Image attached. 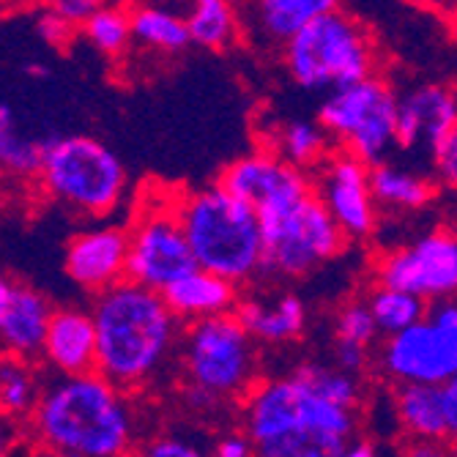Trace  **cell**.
Segmentation results:
<instances>
[{
    "mask_svg": "<svg viewBox=\"0 0 457 457\" xmlns=\"http://www.w3.org/2000/svg\"><path fill=\"white\" fill-rule=\"evenodd\" d=\"M241 433L258 457H345L356 411L328 403L302 367L263 378L241 400Z\"/></svg>",
    "mask_w": 457,
    "mask_h": 457,
    "instance_id": "cell-1",
    "label": "cell"
},
{
    "mask_svg": "<svg viewBox=\"0 0 457 457\" xmlns=\"http://www.w3.org/2000/svg\"><path fill=\"white\" fill-rule=\"evenodd\" d=\"M96 372L120 392L148 386L181 348L184 328L156 290L120 282L94 299Z\"/></svg>",
    "mask_w": 457,
    "mask_h": 457,
    "instance_id": "cell-2",
    "label": "cell"
},
{
    "mask_svg": "<svg viewBox=\"0 0 457 457\" xmlns=\"http://www.w3.org/2000/svg\"><path fill=\"white\" fill-rule=\"evenodd\" d=\"M30 425L47 457H127L135 444L127 392L99 372L47 384Z\"/></svg>",
    "mask_w": 457,
    "mask_h": 457,
    "instance_id": "cell-3",
    "label": "cell"
},
{
    "mask_svg": "<svg viewBox=\"0 0 457 457\" xmlns=\"http://www.w3.org/2000/svg\"><path fill=\"white\" fill-rule=\"evenodd\" d=\"M179 220L197 269L233 285L263 271V230L258 214L220 184L179 195Z\"/></svg>",
    "mask_w": 457,
    "mask_h": 457,
    "instance_id": "cell-4",
    "label": "cell"
},
{
    "mask_svg": "<svg viewBox=\"0 0 457 457\" xmlns=\"http://www.w3.org/2000/svg\"><path fill=\"white\" fill-rule=\"evenodd\" d=\"M181 372L187 397L195 408H220L244 400L258 386V343L236 315H220L184 328Z\"/></svg>",
    "mask_w": 457,
    "mask_h": 457,
    "instance_id": "cell-5",
    "label": "cell"
},
{
    "mask_svg": "<svg viewBox=\"0 0 457 457\" xmlns=\"http://www.w3.org/2000/svg\"><path fill=\"white\" fill-rule=\"evenodd\" d=\"M282 61L296 86L326 96L376 77L378 66L370 30L340 6L312 20L282 50Z\"/></svg>",
    "mask_w": 457,
    "mask_h": 457,
    "instance_id": "cell-6",
    "label": "cell"
},
{
    "mask_svg": "<svg viewBox=\"0 0 457 457\" xmlns=\"http://www.w3.org/2000/svg\"><path fill=\"white\" fill-rule=\"evenodd\" d=\"M41 187L66 209L86 217H107L127 197L129 176L112 148L88 135L47 140Z\"/></svg>",
    "mask_w": 457,
    "mask_h": 457,
    "instance_id": "cell-7",
    "label": "cell"
},
{
    "mask_svg": "<svg viewBox=\"0 0 457 457\" xmlns=\"http://www.w3.org/2000/svg\"><path fill=\"white\" fill-rule=\"evenodd\" d=\"M397 104L400 96L389 79L376 74L328 94L318 107V123L335 148L376 168L397 148Z\"/></svg>",
    "mask_w": 457,
    "mask_h": 457,
    "instance_id": "cell-8",
    "label": "cell"
},
{
    "mask_svg": "<svg viewBox=\"0 0 457 457\" xmlns=\"http://www.w3.org/2000/svg\"><path fill=\"white\" fill-rule=\"evenodd\" d=\"M263 230V271L277 277H304L335 261L348 246V236L331 220L326 205L310 195L287 209L258 217Z\"/></svg>",
    "mask_w": 457,
    "mask_h": 457,
    "instance_id": "cell-9",
    "label": "cell"
},
{
    "mask_svg": "<svg viewBox=\"0 0 457 457\" xmlns=\"http://www.w3.org/2000/svg\"><path fill=\"white\" fill-rule=\"evenodd\" d=\"M384 376L397 386H446L457 378V296L436 302L428 315L384 340L378 351Z\"/></svg>",
    "mask_w": 457,
    "mask_h": 457,
    "instance_id": "cell-10",
    "label": "cell"
},
{
    "mask_svg": "<svg viewBox=\"0 0 457 457\" xmlns=\"http://www.w3.org/2000/svg\"><path fill=\"white\" fill-rule=\"evenodd\" d=\"M129 233V263L127 279L156 294L197 269L192 246L179 220V197H151L148 209L137 212Z\"/></svg>",
    "mask_w": 457,
    "mask_h": 457,
    "instance_id": "cell-11",
    "label": "cell"
},
{
    "mask_svg": "<svg viewBox=\"0 0 457 457\" xmlns=\"http://www.w3.org/2000/svg\"><path fill=\"white\" fill-rule=\"evenodd\" d=\"M378 287H392L422 302L457 296V236L433 230L417 241L386 253L376 266Z\"/></svg>",
    "mask_w": 457,
    "mask_h": 457,
    "instance_id": "cell-12",
    "label": "cell"
},
{
    "mask_svg": "<svg viewBox=\"0 0 457 457\" xmlns=\"http://www.w3.org/2000/svg\"><path fill=\"white\" fill-rule=\"evenodd\" d=\"M236 200L246 203L258 217L287 209L315 195L312 176L282 162L271 151H253L233 159L217 181Z\"/></svg>",
    "mask_w": 457,
    "mask_h": 457,
    "instance_id": "cell-13",
    "label": "cell"
},
{
    "mask_svg": "<svg viewBox=\"0 0 457 457\" xmlns=\"http://www.w3.org/2000/svg\"><path fill=\"white\" fill-rule=\"evenodd\" d=\"M312 187L315 197L326 205V212L340 225L348 241L372 236L378 225V203L370 187V164L335 148L315 170Z\"/></svg>",
    "mask_w": 457,
    "mask_h": 457,
    "instance_id": "cell-14",
    "label": "cell"
},
{
    "mask_svg": "<svg viewBox=\"0 0 457 457\" xmlns=\"http://www.w3.org/2000/svg\"><path fill=\"white\" fill-rule=\"evenodd\" d=\"M129 233L118 225L86 228L69 238L63 266L74 285L91 290L94 296L127 282Z\"/></svg>",
    "mask_w": 457,
    "mask_h": 457,
    "instance_id": "cell-15",
    "label": "cell"
},
{
    "mask_svg": "<svg viewBox=\"0 0 457 457\" xmlns=\"http://www.w3.org/2000/svg\"><path fill=\"white\" fill-rule=\"evenodd\" d=\"M457 127V94L444 86H420L400 96L397 148L433 159L441 140Z\"/></svg>",
    "mask_w": 457,
    "mask_h": 457,
    "instance_id": "cell-16",
    "label": "cell"
},
{
    "mask_svg": "<svg viewBox=\"0 0 457 457\" xmlns=\"http://www.w3.org/2000/svg\"><path fill=\"white\" fill-rule=\"evenodd\" d=\"M41 356L58 372V378H74V376L96 372L94 312L82 307H58L53 312Z\"/></svg>",
    "mask_w": 457,
    "mask_h": 457,
    "instance_id": "cell-17",
    "label": "cell"
},
{
    "mask_svg": "<svg viewBox=\"0 0 457 457\" xmlns=\"http://www.w3.org/2000/svg\"><path fill=\"white\" fill-rule=\"evenodd\" d=\"M337 4L331 0H261V4L238 6L241 25L261 45L287 47L312 20L331 12Z\"/></svg>",
    "mask_w": 457,
    "mask_h": 457,
    "instance_id": "cell-18",
    "label": "cell"
},
{
    "mask_svg": "<svg viewBox=\"0 0 457 457\" xmlns=\"http://www.w3.org/2000/svg\"><path fill=\"white\" fill-rule=\"evenodd\" d=\"M162 296L168 302L170 312L189 326L220 315H233L241 302L238 285L203 269H195L187 277H181Z\"/></svg>",
    "mask_w": 457,
    "mask_h": 457,
    "instance_id": "cell-19",
    "label": "cell"
},
{
    "mask_svg": "<svg viewBox=\"0 0 457 457\" xmlns=\"http://www.w3.org/2000/svg\"><path fill=\"white\" fill-rule=\"evenodd\" d=\"M233 315L255 343H269V345H282L302 337V331L307 326V307L294 294H279L274 299L246 296L238 302Z\"/></svg>",
    "mask_w": 457,
    "mask_h": 457,
    "instance_id": "cell-20",
    "label": "cell"
},
{
    "mask_svg": "<svg viewBox=\"0 0 457 457\" xmlns=\"http://www.w3.org/2000/svg\"><path fill=\"white\" fill-rule=\"evenodd\" d=\"M53 307L45 294L30 285H17L12 304L6 310L4 326H0V343L4 351L33 359L41 356L47 340V328L53 320Z\"/></svg>",
    "mask_w": 457,
    "mask_h": 457,
    "instance_id": "cell-21",
    "label": "cell"
},
{
    "mask_svg": "<svg viewBox=\"0 0 457 457\" xmlns=\"http://www.w3.org/2000/svg\"><path fill=\"white\" fill-rule=\"evenodd\" d=\"M395 420L411 444H444L446 430V405L441 386H397L395 392Z\"/></svg>",
    "mask_w": 457,
    "mask_h": 457,
    "instance_id": "cell-22",
    "label": "cell"
},
{
    "mask_svg": "<svg viewBox=\"0 0 457 457\" xmlns=\"http://www.w3.org/2000/svg\"><path fill=\"white\" fill-rule=\"evenodd\" d=\"M331 137L323 132V127L318 120H307V118H290L282 120L271 129L269 137V148L274 156H279L282 162L294 164L299 170H318L326 162V156L335 151L331 148Z\"/></svg>",
    "mask_w": 457,
    "mask_h": 457,
    "instance_id": "cell-23",
    "label": "cell"
},
{
    "mask_svg": "<svg viewBox=\"0 0 457 457\" xmlns=\"http://www.w3.org/2000/svg\"><path fill=\"white\" fill-rule=\"evenodd\" d=\"M41 395H45V384L33 359L9 351L0 353V420L33 417Z\"/></svg>",
    "mask_w": 457,
    "mask_h": 457,
    "instance_id": "cell-24",
    "label": "cell"
},
{
    "mask_svg": "<svg viewBox=\"0 0 457 457\" xmlns=\"http://www.w3.org/2000/svg\"><path fill=\"white\" fill-rule=\"evenodd\" d=\"M370 187L378 205H389V209L403 212L425 209L436 195L428 176L417 173L413 168H403V164H395L389 159L370 168Z\"/></svg>",
    "mask_w": 457,
    "mask_h": 457,
    "instance_id": "cell-25",
    "label": "cell"
},
{
    "mask_svg": "<svg viewBox=\"0 0 457 457\" xmlns=\"http://www.w3.org/2000/svg\"><path fill=\"white\" fill-rule=\"evenodd\" d=\"M132 38L156 53H181L192 45L187 14L170 6H132Z\"/></svg>",
    "mask_w": 457,
    "mask_h": 457,
    "instance_id": "cell-26",
    "label": "cell"
},
{
    "mask_svg": "<svg viewBox=\"0 0 457 457\" xmlns=\"http://www.w3.org/2000/svg\"><path fill=\"white\" fill-rule=\"evenodd\" d=\"M187 28L195 47L228 50L241 36L238 6L228 0H195L187 9Z\"/></svg>",
    "mask_w": 457,
    "mask_h": 457,
    "instance_id": "cell-27",
    "label": "cell"
},
{
    "mask_svg": "<svg viewBox=\"0 0 457 457\" xmlns=\"http://www.w3.org/2000/svg\"><path fill=\"white\" fill-rule=\"evenodd\" d=\"M47 154V140H33L17 129L9 104H0V168L14 176L41 173Z\"/></svg>",
    "mask_w": 457,
    "mask_h": 457,
    "instance_id": "cell-28",
    "label": "cell"
},
{
    "mask_svg": "<svg viewBox=\"0 0 457 457\" xmlns=\"http://www.w3.org/2000/svg\"><path fill=\"white\" fill-rule=\"evenodd\" d=\"M367 307L376 318V326L381 335L389 340L395 335H403L405 328L417 326L425 315H428V302L403 294V290H392V287H376L367 296Z\"/></svg>",
    "mask_w": 457,
    "mask_h": 457,
    "instance_id": "cell-29",
    "label": "cell"
},
{
    "mask_svg": "<svg viewBox=\"0 0 457 457\" xmlns=\"http://www.w3.org/2000/svg\"><path fill=\"white\" fill-rule=\"evenodd\" d=\"M88 38V45L94 50H99L107 58L123 55L129 47L132 38V17L127 6H107L99 4V9L94 12V17L86 22V28L79 30Z\"/></svg>",
    "mask_w": 457,
    "mask_h": 457,
    "instance_id": "cell-30",
    "label": "cell"
},
{
    "mask_svg": "<svg viewBox=\"0 0 457 457\" xmlns=\"http://www.w3.org/2000/svg\"><path fill=\"white\" fill-rule=\"evenodd\" d=\"M304 376L312 381V386L328 400L345 411H356L359 413V403H361V384L356 376H348V372L337 370V367H326L318 361H304L299 364Z\"/></svg>",
    "mask_w": 457,
    "mask_h": 457,
    "instance_id": "cell-31",
    "label": "cell"
},
{
    "mask_svg": "<svg viewBox=\"0 0 457 457\" xmlns=\"http://www.w3.org/2000/svg\"><path fill=\"white\" fill-rule=\"evenodd\" d=\"M378 335L381 331L376 326V318H372L367 302H348L335 315V345L340 348H356V351L370 353Z\"/></svg>",
    "mask_w": 457,
    "mask_h": 457,
    "instance_id": "cell-32",
    "label": "cell"
},
{
    "mask_svg": "<svg viewBox=\"0 0 457 457\" xmlns=\"http://www.w3.org/2000/svg\"><path fill=\"white\" fill-rule=\"evenodd\" d=\"M137 457H214V454L209 446H203L187 436L164 433V436H154L151 441H145Z\"/></svg>",
    "mask_w": 457,
    "mask_h": 457,
    "instance_id": "cell-33",
    "label": "cell"
},
{
    "mask_svg": "<svg viewBox=\"0 0 457 457\" xmlns=\"http://www.w3.org/2000/svg\"><path fill=\"white\" fill-rule=\"evenodd\" d=\"M433 170H436V179L446 189L457 192V127L436 148V154H433Z\"/></svg>",
    "mask_w": 457,
    "mask_h": 457,
    "instance_id": "cell-34",
    "label": "cell"
},
{
    "mask_svg": "<svg viewBox=\"0 0 457 457\" xmlns=\"http://www.w3.org/2000/svg\"><path fill=\"white\" fill-rule=\"evenodd\" d=\"M36 28H38L41 38H45L47 45H53V47H66L69 41H71V36L77 33V28H71L69 22H63L50 6H47L45 12H41Z\"/></svg>",
    "mask_w": 457,
    "mask_h": 457,
    "instance_id": "cell-35",
    "label": "cell"
},
{
    "mask_svg": "<svg viewBox=\"0 0 457 457\" xmlns=\"http://www.w3.org/2000/svg\"><path fill=\"white\" fill-rule=\"evenodd\" d=\"M50 9L63 22H69L71 28L82 30V28H86V22L94 17V12L99 9V4H94V0H55V4H50Z\"/></svg>",
    "mask_w": 457,
    "mask_h": 457,
    "instance_id": "cell-36",
    "label": "cell"
},
{
    "mask_svg": "<svg viewBox=\"0 0 457 457\" xmlns=\"http://www.w3.org/2000/svg\"><path fill=\"white\" fill-rule=\"evenodd\" d=\"M212 454L214 457H258L253 441H249L241 430L220 436L212 446Z\"/></svg>",
    "mask_w": 457,
    "mask_h": 457,
    "instance_id": "cell-37",
    "label": "cell"
},
{
    "mask_svg": "<svg viewBox=\"0 0 457 457\" xmlns=\"http://www.w3.org/2000/svg\"><path fill=\"white\" fill-rule=\"evenodd\" d=\"M444 405H446V430L449 441L457 444V378L444 386Z\"/></svg>",
    "mask_w": 457,
    "mask_h": 457,
    "instance_id": "cell-38",
    "label": "cell"
},
{
    "mask_svg": "<svg viewBox=\"0 0 457 457\" xmlns=\"http://www.w3.org/2000/svg\"><path fill=\"white\" fill-rule=\"evenodd\" d=\"M403 457H452L444 444H411L405 446Z\"/></svg>",
    "mask_w": 457,
    "mask_h": 457,
    "instance_id": "cell-39",
    "label": "cell"
},
{
    "mask_svg": "<svg viewBox=\"0 0 457 457\" xmlns=\"http://www.w3.org/2000/svg\"><path fill=\"white\" fill-rule=\"evenodd\" d=\"M14 287L4 274H0V326H4V318H6V310L12 304V296H14Z\"/></svg>",
    "mask_w": 457,
    "mask_h": 457,
    "instance_id": "cell-40",
    "label": "cell"
},
{
    "mask_svg": "<svg viewBox=\"0 0 457 457\" xmlns=\"http://www.w3.org/2000/svg\"><path fill=\"white\" fill-rule=\"evenodd\" d=\"M345 457H378V452H376V446H372L370 441H353Z\"/></svg>",
    "mask_w": 457,
    "mask_h": 457,
    "instance_id": "cell-41",
    "label": "cell"
},
{
    "mask_svg": "<svg viewBox=\"0 0 457 457\" xmlns=\"http://www.w3.org/2000/svg\"><path fill=\"white\" fill-rule=\"evenodd\" d=\"M0 457H9V433L0 428Z\"/></svg>",
    "mask_w": 457,
    "mask_h": 457,
    "instance_id": "cell-42",
    "label": "cell"
}]
</instances>
